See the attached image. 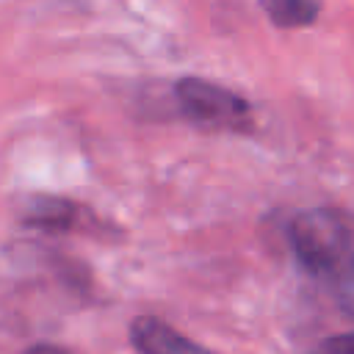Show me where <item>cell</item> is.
Returning a JSON list of instances; mask_svg holds the SVG:
<instances>
[{"label": "cell", "mask_w": 354, "mask_h": 354, "mask_svg": "<svg viewBox=\"0 0 354 354\" xmlns=\"http://www.w3.org/2000/svg\"><path fill=\"white\" fill-rule=\"evenodd\" d=\"M288 235L299 266L354 315V216L340 207H313L290 221Z\"/></svg>", "instance_id": "obj_1"}, {"label": "cell", "mask_w": 354, "mask_h": 354, "mask_svg": "<svg viewBox=\"0 0 354 354\" xmlns=\"http://www.w3.org/2000/svg\"><path fill=\"white\" fill-rule=\"evenodd\" d=\"M174 97L183 113L202 127L235 130V133H243L252 127L249 102L232 88H224L218 83H210L202 77H183L174 86Z\"/></svg>", "instance_id": "obj_2"}, {"label": "cell", "mask_w": 354, "mask_h": 354, "mask_svg": "<svg viewBox=\"0 0 354 354\" xmlns=\"http://www.w3.org/2000/svg\"><path fill=\"white\" fill-rule=\"evenodd\" d=\"M130 340L144 354H185V351L196 354V351H205L196 340L180 335L177 329H171L169 324H163L160 318H152V315H141L133 321Z\"/></svg>", "instance_id": "obj_3"}, {"label": "cell", "mask_w": 354, "mask_h": 354, "mask_svg": "<svg viewBox=\"0 0 354 354\" xmlns=\"http://www.w3.org/2000/svg\"><path fill=\"white\" fill-rule=\"evenodd\" d=\"M25 221L44 230H91L97 224L91 210H86L83 205H75L69 199H53V196L33 199Z\"/></svg>", "instance_id": "obj_4"}, {"label": "cell", "mask_w": 354, "mask_h": 354, "mask_svg": "<svg viewBox=\"0 0 354 354\" xmlns=\"http://www.w3.org/2000/svg\"><path fill=\"white\" fill-rule=\"evenodd\" d=\"M263 11L277 28H307L321 11V0H263Z\"/></svg>", "instance_id": "obj_5"}, {"label": "cell", "mask_w": 354, "mask_h": 354, "mask_svg": "<svg viewBox=\"0 0 354 354\" xmlns=\"http://www.w3.org/2000/svg\"><path fill=\"white\" fill-rule=\"evenodd\" d=\"M321 348L324 351H337V354H354V332L340 335V337H332V340H324Z\"/></svg>", "instance_id": "obj_6"}]
</instances>
